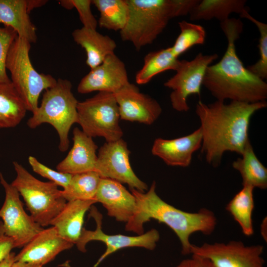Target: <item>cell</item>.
Instances as JSON below:
<instances>
[{"instance_id":"cell-1","label":"cell","mask_w":267,"mask_h":267,"mask_svg":"<svg viewBox=\"0 0 267 267\" xmlns=\"http://www.w3.org/2000/svg\"><path fill=\"white\" fill-rule=\"evenodd\" d=\"M267 106L266 101L247 103L217 100L196 105L202 133L201 151L206 162L218 166L227 151L241 155L250 140L248 131L251 119L258 111Z\"/></svg>"},{"instance_id":"cell-2","label":"cell","mask_w":267,"mask_h":267,"mask_svg":"<svg viewBox=\"0 0 267 267\" xmlns=\"http://www.w3.org/2000/svg\"><path fill=\"white\" fill-rule=\"evenodd\" d=\"M227 46L222 59L207 68L203 84L217 100L229 99L247 103L266 101L267 84L252 73L238 56L235 41L243 30L239 19L221 22Z\"/></svg>"},{"instance_id":"cell-3","label":"cell","mask_w":267,"mask_h":267,"mask_svg":"<svg viewBox=\"0 0 267 267\" xmlns=\"http://www.w3.org/2000/svg\"><path fill=\"white\" fill-rule=\"evenodd\" d=\"M136 201L134 213L126 223L125 229L138 235L144 233L143 224L154 219L165 223L172 229L178 238L183 255L191 254L192 244L190 236L200 232L210 235L214 231L217 219L214 213L207 209H201L198 212L182 211L167 203L156 192V182L153 181L146 192L130 188Z\"/></svg>"},{"instance_id":"cell-4","label":"cell","mask_w":267,"mask_h":267,"mask_svg":"<svg viewBox=\"0 0 267 267\" xmlns=\"http://www.w3.org/2000/svg\"><path fill=\"white\" fill-rule=\"evenodd\" d=\"M199 0H126L128 19L120 31L123 41L131 43L136 50L152 44L169 21L186 15Z\"/></svg>"},{"instance_id":"cell-5","label":"cell","mask_w":267,"mask_h":267,"mask_svg":"<svg viewBox=\"0 0 267 267\" xmlns=\"http://www.w3.org/2000/svg\"><path fill=\"white\" fill-rule=\"evenodd\" d=\"M72 88L70 81L61 78L57 80L54 86L45 90L41 104L27 123L32 129L44 123L51 125L58 134V147L61 152L68 149L69 131L78 122L79 101L73 93Z\"/></svg>"},{"instance_id":"cell-6","label":"cell","mask_w":267,"mask_h":267,"mask_svg":"<svg viewBox=\"0 0 267 267\" xmlns=\"http://www.w3.org/2000/svg\"><path fill=\"white\" fill-rule=\"evenodd\" d=\"M31 43L17 36L8 53L6 68L10 74V81L23 100L27 111L34 113L43 90L54 86L57 82L50 74L40 73L30 60Z\"/></svg>"},{"instance_id":"cell-7","label":"cell","mask_w":267,"mask_h":267,"mask_svg":"<svg viewBox=\"0 0 267 267\" xmlns=\"http://www.w3.org/2000/svg\"><path fill=\"white\" fill-rule=\"evenodd\" d=\"M13 165L16 176L11 184L22 196L34 221L43 227L50 225L67 203L61 190L52 181L36 178L18 162Z\"/></svg>"},{"instance_id":"cell-8","label":"cell","mask_w":267,"mask_h":267,"mask_svg":"<svg viewBox=\"0 0 267 267\" xmlns=\"http://www.w3.org/2000/svg\"><path fill=\"white\" fill-rule=\"evenodd\" d=\"M77 112V123L88 135L103 137L106 142L122 138L123 132L119 124V107L114 93L98 92L78 102Z\"/></svg>"},{"instance_id":"cell-9","label":"cell","mask_w":267,"mask_h":267,"mask_svg":"<svg viewBox=\"0 0 267 267\" xmlns=\"http://www.w3.org/2000/svg\"><path fill=\"white\" fill-rule=\"evenodd\" d=\"M0 182L5 192L4 203L0 209V235L11 238L14 248L26 245L44 229L24 210L17 190L7 182L0 173Z\"/></svg>"},{"instance_id":"cell-10","label":"cell","mask_w":267,"mask_h":267,"mask_svg":"<svg viewBox=\"0 0 267 267\" xmlns=\"http://www.w3.org/2000/svg\"><path fill=\"white\" fill-rule=\"evenodd\" d=\"M218 57L216 53H199L191 60H179L176 74L164 84L172 89L170 98L174 110L186 112L189 109L187 98L192 94L200 96L206 69Z\"/></svg>"},{"instance_id":"cell-11","label":"cell","mask_w":267,"mask_h":267,"mask_svg":"<svg viewBox=\"0 0 267 267\" xmlns=\"http://www.w3.org/2000/svg\"><path fill=\"white\" fill-rule=\"evenodd\" d=\"M261 245H245L240 241L227 243L192 244L191 254L209 260L215 267H265Z\"/></svg>"},{"instance_id":"cell-12","label":"cell","mask_w":267,"mask_h":267,"mask_svg":"<svg viewBox=\"0 0 267 267\" xmlns=\"http://www.w3.org/2000/svg\"><path fill=\"white\" fill-rule=\"evenodd\" d=\"M130 151L122 138L106 142L98 150L95 172L101 178H107L127 184L130 188L140 192L148 186L135 174L130 162Z\"/></svg>"},{"instance_id":"cell-13","label":"cell","mask_w":267,"mask_h":267,"mask_svg":"<svg viewBox=\"0 0 267 267\" xmlns=\"http://www.w3.org/2000/svg\"><path fill=\"white\" fill-rule=\"evenodd\" d=\"M89 216L92 217L96 224L94 230H89L83 228L80 237L76 243V246L80 251L86 252L87 244L91 241L103 242L106 250L100 256L93 267L98 265L108 256L117 251L127 247H142L148 250H154L160 238L159 232L155 229H151L146 233L137 236H127L123 234H107L102 229V215L97 208L92 205L90 208Z\"/></svg>"},{"instance_id":"cell-14","label":"cell","mask_w":267,"mask_h":267,"mask_svg":"<svg viewBox=\"0 0 267 267\" xmlns=\"http://www.w3.org/2000/svg\"><path fill=\"white\" fill-rule=\"evenodd\" d=\"M129 83L125 64L113 53L90 69L81 80L77 91L81 94L96 91L115 93Z\"/></svg>"},{"instance_id":"cell-15","label":"cell","mask_w":267,"mask_h":267,"mask_svg":"<svg viewBox=\"0 0 267 267\" xmlns=\"http://www.w3.org/2000/svg\"><path fill=\"white\" fill-rule=\"evenodd\" d=\"M114 94L120 119L150 125L162 113V107L156 100L141 92L130 82Z\"/></svg>"},{"instance_id":"cell-16","label":"cell","mask_w":267,"mask_h":267,"mask_svg":"<svg viewBox=\"0 0 267 267\" xmlns=\"http://www.w3.org/2000/svg\"><path fill=\"white\" fill-rule=\"evenodd\" d=\"M74 244L63 238L54 226L44 229L35 236L15 255V261L43 266Z\"/></svg>"},{"instance_id":"cell-17","label":"cell","mask_w":267,"mask_h":267,"mask_svg":"<svg viewBox=\"0 0 267 267\" xmlns=\"http://www.w3.org/2000/svg\"><path fill=\"white\" fill-rule=\"evenodd\" d=\"M202 141L199 128L187 135L174 139L157 138L151 152L168 166L187 167L191 164L193 153L201 147Z\"/></svg>"},{"instance_id":"cell-18","label":"cell","mask_w":267,"mask_h":267,"mask_svg":"<svg viewBox=\"0 0 267 267\" xmlns=\"http://www.w3.org/2000/svg\"><path fill=\"white\" fill-rule=\"evenodd\" d=\"M95 199L107 210L108 216L118 222L127 223L135 210L134 195L121 183L111 179L101 178Z\"/></svg>"},{"instance_id":"cell-19","label":"cell","mask_w":267,"mask_h":267,"mask_svg":"<svg viewBox=\"0 0 267 267\" xmlns=\"http://www.w3.org/2000/svg\"><path fill=\"white\" fill-rule=\"evenodd\" d=\"M72 139L73 146L66 157L57 165V170L71 175L95 171L98 147L92 137L76 127Z\"/></svg>"},{"instance_id":"cell-20","label":"cell","mask_w":267,"mask_h":267,"mask_svg":"<svg viewBox=\"0 0 267 267\" xmlns=\"http://www.w3.org/2000/svg\"><path fill=\"white\" fill-rule=\"evenodd\" d=\"M96 202L94 199L67 201L50 225L55 228L63 238L76 244L83 229L85 215Z\"/></svg>"},{"instance_id":"cell-21","label":"cell","mask_w":267,"mask_h":267,"mask_svg":"<svg viewBox=\"0 0 267 267\" xmlns=\"http://www.w3.org/2000/svg\"><path fill=\"white\" fill-rule=\"evenodd\" d=\"M72 36L75 42L85 49L86 62L90 69L102 63L107 56L115 53V41L96 30L82 27L74 30Z\"/></svg>"},{"instance_id":"cell-22","label":"cell","mask_w":267,"mask_h":267,"mask_svg":"<svg viewBox=\"0 0 267 267\" xmlns=\"http://www.w3.org/2000/svg\"><path fill=\"white\" fill-rule=\"evenodd\" d=\"M29 14L27 0H0V23L31 44L36 43L38 37Z\"/></svg>"},{"instance_id":"cell-23","label":"cell","mask_w":267,"mask_h":267,"mask_svg":"<svg viewBox=\"0 0 267 267\" xmlns=\"http://www.w3.org/2000/svg\"><path fill=\"white\" fill-rule=\"evenodd\" d=\"M238 158L233 162L232 167L240 173L242 185L251 186L261 189L267 188V169L260 162L254 151L250 140Z\"/></svg>"},{"instance_id":"cell-24","label":"cell","mask_w":267,"mask_h":267,"mask_svg":"<svg viewBox=\"0 0 267 267\" xmlns=\"http://www.w3.org/2000/svg\"><path fill=\"white\" fill-rule=\"evenodd\" d=\"M27 111L23 100L12 83H0V129L17 126Z\"/></svg>"},{"instance_id":"cell-25","label":"cell","mask_w":267,"mask_h":267,"mask_svg":"<svg viewBox=\"0 0 267 267\" xmlns=\"http://www.w3.org/2000/svg\"><path fill=\"white\" fill-rule=\"evenodd\" d=\"M246 3L245 0H199L189 13L190 19L209 20L216 18L222 22L228 19L232 13L240 14L247 8Z\"/></svg>"},{"instance_id":"cell-26","label":"cell","mask_w":267,"mask_h":267,"mask_svg":"<svg viewBox=\"0 0 267 267\" xmlns=\"http://www.w3.org/2000/svg\"><path fill=\"white\" fill-rule=\"evenodd\" d=\"M254 188L243 185L227 204L225 209L239 225L243 233L247 236L254 233L252 213L254 209L253 191Z\"/></svg>"},{"instance_id":"cell-27","label":"cell","mask_w":267,"mask_h":267,"mask_svg":"<svg viewBox=\"0 0 267 267\" xmlns=\"http://www.w3.org/2000/svg\"><path fill=\"white\" fill-rule=\"evenodd\" d=\"M178 61L171 47L150 52L144 56L143 65L135 75V82L144 85L160 73L170 70L175 71Z\"/></svg>"},{"instance_id":"cell-28","label":"cell","mask_w":267,"mask_h":267,"mask_svg":"<svg viewBox=\"0 0 267 267\" xmlns=\"http://www.w3.org/2000/svg\"><path fill=\"white\" fill-rule=\"evenodd\" d=\"M100 13L97 21L100 28L121 31L126 26L129 15L126 0H92Z\"/></svg>"},{"instance_id":"cell-29","label":"cell","mask_w":267,"mask_h":267,"mask_svg":"<svg viewBox=\"0 0 267 267\" xmlns=\"http://www.w3.org/2000/svg\"><path fill=\"white\" fill-rule=\"evenodd\" d=\"M100 179L99 175L95 171L72 175L68 185L61 190L62 195L67 202L95 200Z\"/></svg>"},{"instance_id":"cell-30","label":"cell","mask_w":267,"mask_h":267,"mask_svg":"<svg viewBox=\"0 0 267 267\" xmlns=\"http://www.w3.org/2000/svg\"><path fill=\"white\" fill-rule=\"evenodd\" d=\"M180 33L171 46L174 55L178 58L192 46L203 44L205 41L206 31L200 25L182 20L178 23Z\"/></svg>"},{"instance_id":"cell-31","label":"cell","mask_w":267,"mask_h":267,"mask_svg":"<svg viewBox=\"0 0 267 267\" xmlns=\"http://www.w3.org/2000/svg\"><path fill=\"white\" fill-rule=\"evenodd\" d=\"M240 16L251 21L259 30L260 58L255 64L248 66L247 68L254 75L264 80L267 78V25L252 16L247 8L243 10Z\"/></svg>"},{"instance_id":"cell-32","label":"cell","mask_w":267,"mask_h":267,"mask_svg":"<svg viewBox=\"0 0 267 267\" xmlns=\"http://www.w3.org/2000/svg\"><path fill=\"white\" fill-rule=\"evenodd\" d=\"M17 37L11 28L0 27V83L11 82L6 72V61L10 47Z\"/></svg>"},{"instance_id":"cell-33","label":"cell","mask_w":267,"mask_h":267,"mask_svg":"<svg viewBox=\"0 0 267 267\" xmlns=\"http://www.w3.org/2000/svg\"><path fill=\"white\" fill-rule=\"evenodd\" d=\"M28 162L34 172L63 189L67 187L71 179L72 175L51 169L39 162L35 157L29 156Z\"/></svg>"},{"instance_id":"cell-34","label":"cell","mask_w":267,"mask_h":267,"mask_svg":"<svg viewBox=\"0 0 267 267\" xmlns=\"http://www.w3.org/2000/svg\"><path fill=\"white\" fill-rule=\"evenodd\" d=\"M74 8L78 12L83 27L96 30L98 22L91 10V0H72Z\"/></svg>"},{"instance_id":"cell-35","label":"cell","mask_w":267,"mask_h":267,"mask_svg":"<svg viewBox=\"0 0 267 267\" xmlns=\"http://www.w3.org/2000/svg\"><path fill=\"white\" fill-rule=\"evenodd\" d=\"M176 267H215L208 259L192 254L190 258L181 261Z\"/></svg>"},{"instance_id":"cell-36","label":"cell","mask_w":267,"mask_h":267,"mask_svg":"<svg viewBox=\"0 0 267 267\" xmlns=\"http://www.w3.org/2000/svg\"><path fill=\"white\" fill-rule=\"evenodd\" d=\"M14 248L13 240L10 237L0 235V264L10 253Z\"/></svg>"},{"instance_id":"cell-37","label":"cell","mask_w":267,"mask_h":267,"mask_svg":"<svg viewBox=\"0 0 267 267\" xmlns=\"http://www.w3.org/2000/svg\"><path fill=\"white\" fill-rule=\"evenodd\" d=\"M47 1L45 0H27L28 9L29 13L33 9L44 5Z\"/></svg>"},{"instance_id":"cell-38","label":"cell","mask_w":267,"mask_h":267,"mask_svg":"<svg viewBox=\"0 0 267 267\" xmlns=\"http://www.w3.org/2000/svg\"><path fill=\"white\" fill-rule=\"evenodd\" d=\"M15 253L10 252L6 258L0 264V267H11L15 262Z\"/></svg>"},{"instance_id":"cell-39","label":"cell","mask_w":267,"mask_h":267,"mask_svg":"<svg viewBox=\"0 0 267 267\" xmlns=\"http://www.w3.org/2000/svg\"><path fill=\"white\" fill-rule=\"evenodd\" d=\"M11 267H44L43 266L28 263H25L20 261H15Z\"/></svg>"},{"instance_id":"cell-40","label":"cell","mask_w":267,"mask_h":267,"mask_svg":"<svg viewBox=\"0 0 267 267\" xmlns=\"http://www.w3.org/2000/svg\"><path fill=\"white\" fill-rule=\"evenodd\" d=\"M59 3L64 8L71 10L74 8L72 0H62L59 1Z\"/></svg>"},{"instance_id":"cell-41","label":"cell","mask_w":267,"mask_h":267,"mask_svg":"<svg viewBox=\"0 0 267 267\" xmlns=\"http://www.w3.org/2000/svg\"><path fill=\"white\" fill-rule=\"evenodd\" d=\"M265 229H267V218L264 219L261 225V234L264 239L267 241V235L265 234Z\"/></svg>"}]
</instances>
